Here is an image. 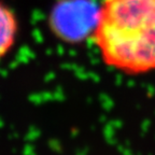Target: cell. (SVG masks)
Here are the masks:
<instances>
[{
  "mask_svg": "<svg viewBox=\"0 0 155 155\" xmlns=\"http://www.w3.org/2000/svg\"><path fill=\"white\" fill-rule=\"evenodd\" d=\"M93 40L107 66L127 74L155 70V0H104Z\"/></svg>",
  "mask_w": 155,
  "mask_h": 155,
  "instance_id": "6da1fadb",
  "label": "cell"
},
{
  "mask_svg": "<svg viewBox=\"0 0 155 155\" xmlns=\"http://www.w3.org/2000/svg\"><path fill=\"white\" fill-rule=\"evenodd\" d=\"M99 7L93 0H59L50 12V29L65 43H81L93 36Z\"/></svg>",
  "mask_w": 155,
  "mask_h": 155,
  "instance_id": "7a4b0ae2",
  "label": "cell"
},
{
  "mask_svg": "<svg viewBox=\"0 0 155 155\" xmlns=\"http://www.w3.org/2000/svg\"><path fill=\"white\" fill-rule=\"evenodd\" d=\"M17 28L14 13L0 2V58L7 55L14 45Z\"/></svg>",
  "mask_w": 155,
  "mask_h": 155,
  "instance_id": "3957f363",
  "label": "cell"
}]
</instances>
